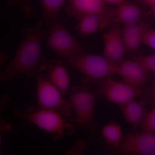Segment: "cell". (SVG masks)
<instances>
[{
  "label": "cell",
  "instance_id": "cell-10",
  "mask_svg": "<svg viewBox=\"0 0 155 155\" xmlns=\"http://www.w3.org/2000/svg\"><path fill=\"white\" fill-rule=\"evenodd\" d=\"M66 11L69 17L78 19L87 14L115 17V11L108 7L104 0H68Z\"/></svg>",
  "mask_w": 155,
  "mask_h": 155
},
{
  "label": "cell",
  "instance_id": "cell-29",
  "mask_svg": "<svg viewBox=\"0 0 155 155\" xmlns=\"http://www.w3.org/2000/svg\"><path fill=\"white\" fill-rule=\"evenodd\" d=\"M150 8L152 13L153 15L155 17V5L150 6Z\"/></svg>",
  "mask_w": 155,
  "mask_h": 155
},
{
  "label": "cell",
  "instance_id": "cell-23",
  "mask_svg": "<svg viewBox=\"0 0 155 155\" xmlns=\"http://www.w3.org/2000/svg\"><path fill=\"white\" fill-rule=\"evenodd\" d=\"M11 129V125L0 118V146H1V139H2V134L6 131H10Z\"/></svg>",
  "mask_w": 155,
  "mask_h": 155
},
{
  "label": "cell",
  "instance_id": "cell-3",
  "mask_svg": "<svg viewBox=\"0 0 155 155\" xmlns=\"http://www.w3.org/2000/svg\"><path fill=\"white\" fill-rule=\"evenodd\" d=\"M16 113L18 117L51 134L55 140L61 138L72 129L68 120L62 114L53 110L30 107Z\"/></svg>",
  "mask_w": 155,
  "mask_h": 155
},
{
  "label": "cell",
  "instance_id": "cell-25",
  "mask_svg": "<svg viewBox=\"0 0 155 155\" xmlns=\"http://www.w3.org/2000/svg\"><path fill=\"white\" fill-rule=\"evenodd\" d=\"M148 98L150 102L155 104V80L153 82L151 87L150 90Z\"/></svg>",
  "mask_w": 155,
  "mask_h": 155
},
{
  "label": "cell",
  "instance_id": "cell-19",
  "mask_svg": "<svg viewBox=\"0 0 155 155\" xmlns=\"http://www.w3.org/2000/svg\"><path fill=\"white\" fill-rule=\"evenodd\" d=\"M7 1L10 5L17 6L22 14L27 18H31L35 14V10L30 5L29 0H7Z\"/></svg>",
  "mask_w": 155,
  "mask_h": 155
},
{
  "label": "cell",
  "instance_id": "cell-17",
  "mask_svg": "<svg viewBox=\"0 0 155 155\" xmlns=\"http://www.w3.org/2000/svg\"><path fill=\"white\" fill-rule=\"evenodd\" d=\"M67 0H41L43 17L46 22L58 18Z\"/></svg>",
  "mask_w": 155,
  "mask_h": 155
},
{
  "label": "cell",
  "instance_id": "cell-21",
  "mask_svg": "<svg viewBox=\"0 0 155 155\" xmlns=\"http://www.w3.org/2000/svg\"><path fill=\"white\" fill-rule=\"evenodd\" d=\"M141 126L143 132L155 133V106L149 114H147Z\"/></svg>",
  "mask_w": 155,
  "mask_h": 155
},
{
  "label": "cell",
  "instance_id": "cell-5",
  "mask_svg": "<svg viewBox=\"0 0 155 155\" xmlns=\"http://www.w3.org/2000/svg\"><path fill=\"white\" fill-rule=\"evenodd\" d=\"M38 107L57 111L69 120L73 115L72 106L63 94L41 72L36 74Z\"/></svg>",
  "mask_w": 155,
  "mask_h": 155
},
{
  "label": "cell",
  "instance_id": "cell-8",
  "mask_svg": "<svg viewBox=\"0 0 155 155\" xmlns=\"http://www.w3.org/2000/svg\"><path fill=\"white\" fill-rule=\"evenodd\" d=\"M115 149L120 154L155 155V133L129 134Z\"/></svg>",
  "mask_w": 155,
  "mask_h": 155
},
{
  "label": "cell",
  "instance_id": "cell-9",
  "mask_svg": "<svg viewBox=\"0 0 155 155\" xmlns=\"http://www.w3.org/2000/svg\"><path fill=\"white\" fill-rule=\"evenodd\" d=\"M104 54L109 61L116 64L124 61L126 49L122 36V28L119 24L114 23L103 35Z\"/></svg>",
  "mask_w": 155,
  "mask_h": 155
},
{
  "label": "cell",
  "instance_id": "cell-6",
  "mask_svg": "<svg viewBox=\"0 0 155 155\" xmlns=\"http://www.w3.org/2000/svg\"><path fill=\"white\" fill-rule=\"evenodd\" d=\"M49 30L48 47L63 59L84 53L83 46L58 18L47 22Z\"/></svg>",
  "mask_w": 155,
  "mask_h": 155
},
{
  "label": "cell",
  "instance_id": "cell-16",
  "mask_svg": "<svg viewBox=\"0 0 155 155\" xmlns=\"http://www.w3.org/2000/svg\"><path fill=\"white\" fill-rule=\"evenodd\" d=\"M101 135L108 145L115 148L120 145L124 137L122 127L114 122L103 127Z\"/></svg>",
  "mask_w": 155,
  "mask_h": 155
},
{
  "label": "cell",
  "instance_id": "cell-20",
  "mask_svg": "<svg viewBox=\"0 0 155 155\" xmlns=\"http://www.w3.org/2000/svg\"><path fill=\"white\" fill-rule=\"evenodd\" d=\"M136 61L149 73L155 72V54L140 56Z\"/></svg>",
  "mask_w": 155,
  "mask_h": 155
},
{
  "label": "cell",
  "instance_id": "cell-18",
  "mask_svg": "<svg viewBox=\"0 0 155 155\" xmlns=\"http://www.w3.org/2000/svg\"><path fill=\"white\" fill-rule=\"evenodd\" d=\"M148 28V26L146 24L139 22L124 25L122 29L123 39H125L143 34Z\"/></svg>",
  "mask_w": 155,
  "mask_h": 155
},
{
  "label": "cell",
  "instance_id": "cell-12",
  "mask_svg": "<svg viewBox=\"0 0 155 155\" xmlns=\"http://www.w3.org/2000/svg\"><path fill=\"white\" fill-rule=\"evenodd\" d=\"M41 72L63 95L69 93L70 78L65 66L61 61L55 60L52 63H48Z\"/></svg>",
  "mask_w": 155,
  "mask_h": 155
},
{
  "label": "cell",
  "instance_id": "cell-1",
  "mask_svg": "<svg viewBox=\"0 0 155 155\" xmlns=\"http://www.w3.org/2000/svg\"><path fill=\"white\" fill-rule=\"evenodd\" d=\"M25 39L8 67L0 72V83L12 81L22 75L31 77L41 72L49 62L41 50L42 41L45 33L42 22L24 30Z\"/></svg>",
  "mask_w": 155,
  "mask_h": 155
},
{
  "label": "cell",
  "instance_id": "cell-15",
  "mask_svg": "<svg viewBox=\"0 0 155 155\" xmlns=\"http://www.w3.org/2000/svg\"><path fill=\"white\" fill-rule=\"evenodd\" d=\"M116 7L115 23L126 25L138 22L141 18V10L138 6L126 0Z\"/></svg>",
  "mask_w": 155,
  "mask_h": 155
},
{
  "label": "cell",
  "instance_id": "cell-14",
  "mask_svg": "<svg viewBox=\"0 0 155 155\" xmlns=\"http://www.w3.org/2000/svg\"><path fill=\"white\" fill-rule=\"evenodd\" d=\"M119 107L125 122L134 127L142 126L147 114L144 106L134 99Z\"/></svg>",
  "mask_w": 155,
  "mask_h": 155
},
{
  "label": "cell",
  "instance_id": "cell-26",
  "mask_svg": "<svg viewBox=\"0 0 155 155\" xmlns=\"http://www.w3.org/2000/svg\"><path fill=\"white\" fill-rule=\"evenodd\" d=\"M8 57L6 53L0 51V67L8 60Z\"/></svg>",
  "mask_w": 155,
  "mask_h": 155
},
{
  "label": "cell",
  "instance_id": "cell-24",
  "mask_svg": "<svg viewBox=\"0 0 155 155\" xmlns=\"http://www.w3.org/2000/svg\"><path fill=\"white\" fill-rule=\"evenodd\" d=\"M10 101V98L5 95H0V114L2 113L4 108Z\"/></svg>",
  "mask_w": 155,
  "mask_h": 155
},
{
  "label": "cell",
  "instance_id": "cell-11",
  "mask_svg": "<svg viewBox=\"0 0 155 155\" xmlns=\"http://www.w3.org/2000/svg\"><path fill=\"white\" fill-rule=\"evenodd\" d=\"M148 73L136 61L124 60L118 64V73L125 83L141 87L148 81Z\"/></svg>",
  "mask_w": 155,
  "mask_h": 155
},
{
  "label": "cell",
  "instance_id": "cell-22",
  "mask_svg": "<svg viewBox=\"0 0 155 155\" xmlns=\"http://www.w3.org/2000/svg\"><path fill=\"white\" fill-rule=\"evenodd\" d=\"M142 44L155 50V29L149 27L147 28L143 35Z\"/></svg>",
  "mask_w": 155,
  "mask_h": 155
},
{
  "label": "cell",
  "instance_id": "cell-28",
  "mask_svg": "<svg viewBox=\"0 0 155 155\" xmlns=\"http://www.w3.org/2000/svg\"><path fill=\"white\" fill-rule=\"evenodd\" d=\"M143 1L150 7L155 5V0H143Z\"/></svg>",
  "mask_w": 155,
  "mask_h": 155
},
{
  "label": "cell",
  "instance_id": "cell-27",
  "mask_svg": "<svg viewBox=\"0 0 155 155\" xmlns=\"http://www.w3.org/2000/svg\"><path fill=\"white\" fill-rule=\"evenodd\" d=\"M107 5H114L116 6L119 5L125 0H104Z\"/></svg>",
  "mask_w": 155,
  "mask_h": 155
},
{
  "label": "cell",
  "instance_id": "cell-13",
  "mask_svg": "<svg viewBox=\"0 0 155 155\" xmlns=\"http://www.w3.org/2000/svg\"><path fill=\"white\" fill-rule=\"evenodd\" d=\"M76 29L78 34L86 37L104 29L115 22V17L99 14H87L77 19Z\"/></svg>",
  "mask_w": 155,
  "mask_h": 155
},
{
  "label": "cell",
  "instance_id": "cell-2",
  "mask_svg": "<svg viewBox=\"0 0 155 155\" xmlns=\"http://www.w3.org/2000/svg\"><path fill=\"white\" fill-rule=\"evenodd\" d=\"M68 93L74 115L73 122L84 130H90L94 123L95 92L86 78L82 79L79 86L70 89Z\"/></svg>",
  "mask_w": 155,
  "mask_h": 155
},
{
  "label": "cell",
  "instance_id": "cell-7",
  "mask_svg": "<svg viewBox=\"0 0 155 155\" xmlns=\"http://www.w3.org/2000/svg\"><path fill=\"white\" fill-rule=\"evenodd\" d=\"M97 87L108 101L119 106L141 96L144 93L141 87L119 82L109 78L101 80Z\"/></svg>",
  "mask_w": 155,
  "mask_h": 155
},
{
  "label": "cell",
  "instance_id": "cell-4",
  "mask_svg": "<svg viewBox=\"0 0 155 155\" xmlns=\"http://www.w3.org/2000/svg\"><path fill=\"white\" fill-rule=\"evenodd\" d=\"M61 61L65 67H72L93 80H102L118 73L119 64L112 63L104 55L83 53Z\"/></svg>",
  "mask_w": 155,
  "mask_h": 155
}]
</instances>
